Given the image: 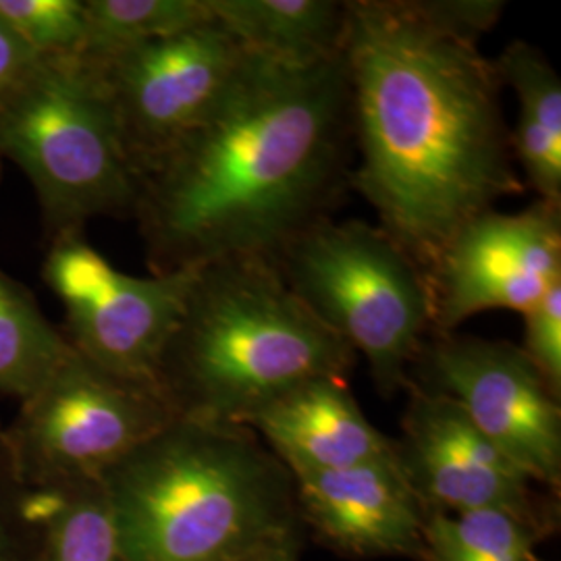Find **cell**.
I'll list each match as a JSON object with an SVG mask.
<instances>
[{
    "mask_svg": "<svg viewBox=\"0 0 561 561\" xmlns=\"http://www.w3.org/2000/svg\"><path fill=\"white\" fill-rule=\"evenodd\" d=\"M408 391L396 454L426 512L495 510L545 530L551 526L533 481L482 435L456 401L412 382Z\"/></svg>",
    "mask_w": 561,
    "mask_h": 561,
    "instance_id": "12",
    "label": "cell"
},
{
    "mask_svg": "<svg viewBox=\"0 0 561 561\" xmlns=\"http://www.w3.org/2000/svg\"><path fill=\"white\" fill-rule=\"evenodd\" d=\"M41 561H123L101 481L38 489Z\"/></svg>",
    "mask_w": 561,
    "mask_h": 561,
    "instance_id": "18",
    "label": "cell"
},
{
    "mask_svg": "<svg viewBox=\"0 0 561 561\" xmlns=\"http://www.w3.org/2000/svg\"><path fill=\"white\" fill-rule=\"evenodd\" d=\"M38 57L0 21V106L38 65Z\"/></svg>",
    "mask_w": 561,
    "mask_h": 561,
    "instance_id": "25",
    "label": "cell"
},
{
    "mask_svg": "<svg viewBox=\"0 0 561 561\" xmlns=\"http://www.w3.org/2000/svg\"><path fill=\"white\" fill-rule=\"evenodd\" d=\"M213 18L264 59L312 65L340 57L347 4L335 0H208Z\"/></svg>",
    "mask_w": 561,
    "mask_h": 561,
    "instance_id": "16",
    "label": "cell"
},
{
    "mask_svg": "<svg viewBox=\"0 0 561 561\" xmlns=\"http://www.w3.org/2000/svg\"><path fill=\"white\" fill-rule=\"evenodd\" d=\"M502 85L518 99V123L510 131L514 162L537 201L561 206V80L541 50L514 41L493 60Z\"/></svg>",
    "mask_w": 561,
    "mask_h": 561,
    "instance_id": "15",
    "label": "cell"
},
{
    "mask_svg": "<svg viewBox=\"0 0 561 561\" xmlns=\"http://www.w3.org/2000/svg\"><path fill=\"white\" fill-rule=\"evenodd\" d=\"M345 4L341 55L360 152L350 183L428 277L466 222L524 187L502 81L479 42L443 32L416 0Z\"/></svg>",
    "mask_w": 561,
    "mask_h": 561,
    "instance_id": "1",
    "label": "cell"
},
{
    "mask_svg": "<svg viewBox=\"0 0 561 561\" xmlns=\"http://www.w3.org/2000/svg\"><path fill=\"white\" fill-rule=\"evenodd\" d=\"M178 416L157 387L125 381L73 347L7 428L34 489L101 481Z\"/></svg>",
    "mask_w": 561,
    "mask_h": 561,
    "instance_id": "7",
    "label": "cell"
},
{
    "mask_svg": "<svg viewBox=\"0 0 561 561\" xmlns=\"http://www.w3.org/2000/svg\"><path fill=\"white\" fill-rule=\"evenodd\" d=\"M301 530L280 539V541L268 545L252 558L243 561H298L300 560Z\"/></svg>",
    "mask_w": 561,
    "mask_h": 561,
    "instance_id": "26",
    "label": "cell"
},
{
    "mask_svg": "<svg viewBox=\"0 0 561 561\" xmlns=\"http://www.w3.org/2000/svg\"><path fill=\"white\" fill-rule=\"evenodd\" d=\"M426 280L431 337L486 310L524 314L561 283V206L537 201L520 213H482L445 245Z\"/></svg>",
    "mask_w": 561,
    "mask_h": 561,
    "instance_id": "11",
    "label": "cell"
},
{
    "mask_svg": "<svg viewBox=\"0 0 561 561\" xmlns=\"http://www.w3.org/2000/svg\"><path fill=\"white\" fill-rule=\"evenodd\" d=\"M83 11L80 57H102L213 20L208 0H83Z\"/></svg>",
    "mask_w": 561,
    "mask_h": 561,
    "instance_id": "20",
    "label": "cell"
},
{
    "mask_svg": "<svg viewBox=\"0 0 561 561\" xmlns=\"http://www.w3.org/2000/svg\"><path fill=\"white\" fill-rule=\"evenodd\" d=\"M101 482L123 561H243L301 526L291 472L245 426L175 419Z\"/></svg>",
    "mask_w": 561,
    "mask_h": 561,
    "instance_id": "3",
    "label": "cell"
},
{
    "mask_svg": "<svg viewBox=\"0 0 561 561\" xmlns=\"http://www.w3.org/2000/svg\"><path fill=\"white\" fill-rule=\"evenodd\" d=\"M69 352L32 291L0 268V396L30 400Z\"/></svg>",
    "mask_w": 561,
    "mask_h": 561,
    "instance_id": "17",
    "label": "cell"
},
{
    "mask_svg": "<svg viewBox=\"0 0 561 561\" xmlns=\"http://www.w3.org/2000/svg\"><path fill=\"white\" fill-rule=\"evenodd\" d=\"M545 533L495 510L466 514L424 510V561H542L537 547Z\"/></svg>",
    "mask_w": 561,
    "mask_h": 561,
    "instance_id": "19",
    "label": "cell"
},
{
    "mask_svg": "<svg viewBox=\"0 0 561 561\" xmlns=\"http://www.w3.org/2000/svg\"><path fill=\"white\" fill-rule=\"evenodd\" d=\"M245 428L296 474L331 472L396 454V439L368 421L345 377L322 375L262 408Z\"/></svg>",
    "mask_w": 561,
    "mask_h": 561,
    "instance_id": "14",
    "label": "cell"
},
{
    "mask_svg": "<svg viewBox=\"0 0 561 561\" xmlns=\"http://www.w3.org/2000/svg\"><path fill=\"white\" fill-rule=\"evenodd\" d=\"M416 4L433 25L472 42L493 30L505 9L502 0H416Z\"/></svg>",
    "mask_w": 561,
    "mask_h": 561,
    "instance_id": "24",
    "label": "cell"
},
{
    "mask_svg": "<svg viewBox=\"0 0 561 561\" xmlns=\"http://www.w3.org/2000/svg\"><path fill=\"white\" fill-rule=\"evenodd\" d=\"M350 138L343 55L287 65L250 53L215 111L136 180L131 217L150 271L273 261L329 217Z\"/></svg>",
    "mask_w": 561,
    "mask_h": 561,
    "instance_id": "2",
    "label": "cell"
},
{
    "mask_svg": "<svg viewBox=\"0 0 561 561\" xmlns=\"http://www.w3.org/2000/svg\"><path fill=\"white\" fill-rule=\"evenodd\" d=\"M0 154L32 183L48 243L96 217L134 215L136 175L101 81L80 57L38 60L2 102Z\"/></svg>",
    "mask_w": 561,
    "mask_h": 561,
    "instance_id": "6",
    "label": "cell"
},
{
    "mask_svg": "<svg viewBox=\"0 0 561 561\" xmlns=\"http://www.w3.org/2000/svg\"><path fill=\"white\" fill-rule=\"evenodd\" d=\"M301 304L368 364L382 398L410 385L433 331L426 275L381 227L321 219L273 259Z\"/></svg>",
    "mask_w": 561,
    "mask_h": 561,
    "instance_id": "5",
    "label": "cell"
},
{
    "mask_svg": "<svg viewBox=\"0 0 561 561\" xmlns=\"http://www.w3.org/2000/svg\"><path fill=\"white\" fill-rule=\"evenodd\" d=\"M524 345L522 352L533 362L542 381L561 396V283L551 287L541 300L524 314Z\"/></svg>",
    "mask_w": 561,
    "mask_h": 561,
    "instance_id": "23",
    "label": "cell"
},
{
    "mask_svg": "<svg viewBox=\"0 0 561 561\" xmlns=\"http://www.w3.org/2000/svg\"><path fill=\"white\" fill-rule=\"evenodd\" d=\"M300 522L335 551L424 561V507L398 454L331 472L296 474Z\"/></svg>",
    "mask_w": 561,
    "mask_h": 561,
    "instance_id": "13",
    "label": "cell"
},
{
    "mask_svg": "<svg viewBox=\"0 0 561 561\" xmlns=\"http://www.w3.org/2000/svg\"><path fill=\"white\" fill-rule=\"evenodd\" d=\"M0 161H2V154H0Z\"/></svg>",
    "mask_w": 561,
    "mask_h": 561,
    "instance_id": "27",
    "label": "cell"
},
{
    "mask_svg": "<svg viewBox=\"0 0 561 561\" xmlns=\"http://www.w3.org/2000/svg\"><path fill=\"white\" fill-rule=\"evenodd\" d=\"M38 491L25 481L0 426V561H41Z\"/></svg>",
    "mask_w": 561,
    "mask_h": 561,
    "instance_id": "22",
    "label": "cell"
},
{
    "mask_svg": "<svg viewBox=\"0 0 561 561\" xmlns=\"http://www.w3.org/2000/svg\"><path fill=\"white\" fill-rule=\"evenodd\" d=\"M421 362L428 382L424 389L456 401L530 481L560 486V398L520 345L458 333L433 335L422 345Z\"/></svg>",
    "mask_w": 561,
    "mask_h": 561,
    "instance_id": "10",
    "label": "cell"
},
{
    "mask_svg": "<svg viewBox=\"0 0 561 561\" xmlns=\"http://www.w3.org/2000/svg\"><path fill=\"white\" fill-rule=\"evenodd\" d=\"M0 21L38 59L80 57L85 44L83 0H0Z\"/></svg>",
    "mask_w": 561,
    "mask_h": 561,
    "instance_id": "21",
    "label": "cell"
},
{
    "mask_svg": "<svg viewBox=\"0 0 561 561\" xmlns=\"http://www.w3.org/2000/svg\"><path fill=\"white\" fill-rule=\"evenodd\" d=\"M101 81L136 180L206 119L250 59L213 20L102 57H80Z\"/></svg>",
    "mask_w": 561,
    "mask_h": 561,
    "instance_id": "8",
    "label": "cell"
},
{
    "mask_svg": "<svg viewBox=\"0 0 561 561\" xmlns=\"http://www.w3.org/2000/svg\"><path fill=\"white\" fill-rule=\"evenodd\" d=\"M354 358L287 287L275 262L222 259L194 268L157 389L178 419L245 426L300 382L345 377Z\"/></svg>",
    "mask_w": 561,
    "mask_h": 561,
    "instance_id": "4",
    "label": "cell"
},
{
    "mask_svg": "<svg viewBox=\"0 0 561 561\" xmlns=\"http://www.w3.org/2000/svg\"><path fill=\"white\" fill-rule=\"evenodd\" d=\"M194 268L134 277L117 271L83 233L48 243L44 280L65 306L67 343L85 360L157 387L162 350L180 319Z\"/></svg>",
    "mask_w": 561,
    "mask_h": 561,
    "instance_id": "9",
    "label": "cell"
}]
</instances>
